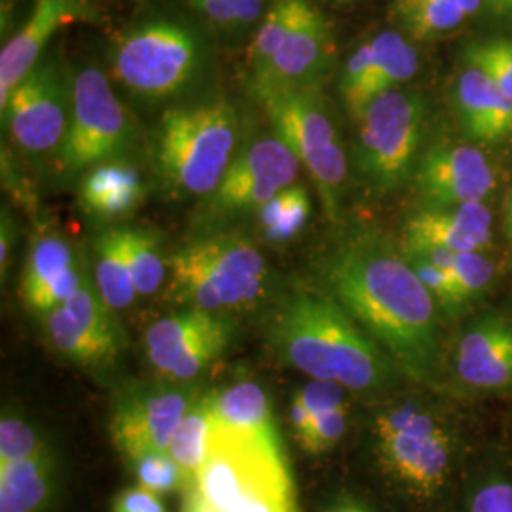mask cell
Returning <instances> with one entry per match:
<instances>
[{
	"instance_id": "6da1fadb",
	"label": "cell",
	"mask_w": 512,
	"mask_h": 512,
	"mask_svg": "<svg viewBox=\"0 0 512 512\" xmlns=\"http://www.w3.org/2000/svg\"><path fill=\"white\" fill-rule=\"evenodd\" d=\"M321 275L340 306L416 382L439 370L437 302L403 247L370 232H349L321 260Z\"/></svg>"
},
{
	"instance_id": "7a4b0ae2",
	"label": "cell",
	"mask_w": 512,
	"mask_h": 512,
	"mask_svg": "<svg viewBox=\"0 0 512 512\" xmlns=\"http://www.w3.org/2000/svg\"><path fill=\"white\" fill-rule=\"evenodd\" d=\"M270 344L279 359L351 391L378 387L387 376L384 349L330 294H296L275 313Z\"/></svg>"
},
{
	"instance_id": "3957f363",
	"label": "cell",
	"mask_w": 512,
	"mask_h": 512,
	"mask_svg": "<svg viewBox=\"0 0 512 512\" xmlns=\"http://www.w3.org/2000/svg\"><path fill=\"white\" fill-rule=\"evenodd\" d=\"M270 266L255 241L236 230H203L167 255V298L184 308H251L268 291Z\"/></svg>"
},
{
	"instance_id": "277c9868",
	"label": "cell",
	"mask_w": 512,
	"mask_h": 512,
	"mask_svg": "<svg viewBox=\"0 0 512 512\" xmlns=\"http://www.w3.org/2000/svg\"><path fill=\"white\" fill-rule=\"evenodd\" d=\"M238 109L224 97L177 105L164 112L154 160L175 198H207L239 154Z\"/></svg>"
},
{
	"instance_id": "5b68a950",
	"label": "cell",
	"mask_w": 512,
	"mask_h": 512,
	"mask_svg": "<svg viewBox=\"0 0 512 512\" xmlns=\"http://www.w3.org/2000/svg\"><path fill=\"white\" fill-rule=\"evenodd\" d=\"M186 495L211 512H296L283 448L217 427L207 461Z\"/></svg>"
},
{
	"instance_id": "8992f818",
	"label": "cell",
	"mask_w": 512,
	"mask_h": 512,
	"mask_svg": "<svg viewBox=\"0 0 512 512\" xmlns=\"http://www.w3.org/2000/svg\"><path fill=\"white\" fill-rule=\"evenodd\" d=\"M336 55L327 16L311 0H270L251 52V88H321Z\"/></svg>"
},
{
	"instance_id": "52a82bcc",
	"label": "cell",
	"mask_w": 512,
	"mask_h": 512,
	"mask_svg": "<svg viewBox=\"0 0 512 512\" xmlns=\"http://www.w3.org/2000/svg\"><path fill=\"white\" fill-rule=\"evenodd\" d=\"M207 46L186 21L152 18L139 21L116 38L110 52L112 76L128 92L164 101L188 92L205 71Z\"/></svg>"
},
{
	"instance_id": "ba28073f",
	"label": "cell",
	"mask_w": 512,
	"mask_h": 512,
	"mask_svg": "<svg viewBox=\"0 0 512 512\" xmlns=\"http://www.w3.org/2000/svg\"><path fill=\"white\" fill-rule=\"evenodd\" d=\"M272 122L274 133L291 148L332 222L340 219L348 158L321 88H251Z\"/></svg>"
},
{
	"instance_id": "9c48e42d",
	"label": "cell",
	"mask_w": 512,
	"mask_h": 512,
	"mask_svg": "<svg viewBox=\"0 0 512 512\" xmlns=\"http://www.w3.org/2000/svg\"><path fill=\"white\" fill-rule=\"evenodd\" d=\"M353 162L372 194L385 196L412 181L427 129V101L412 88L372 99L357 116Z\"/></svg>"
},
{
	"instance_id": "30bf717a",
	"label": "cell",
	"mask_w": 512,
	"mask_h": 512,
	"mask_svg": "<svg viewBox=\"0 0 512 512\" xmlns=\"http://www.w3.org/2000/svg\"><path fill=\"white\" fill-rule=\"evenodd\" d=\"M374 439L380 465L408 494L431 499L444 488L454 437L433 412L414 403L385 408L374 420Z\"/></svg>"
},
{
	"instance_id": "8fae6325",
	"label": "cell",
	"mask_w": 512,
	"mask_h": 512,
	"mask_svg": "<svg viewBox=\"0 0 512 512\" xmlns=\"http://www.w3.org/2000/svg\"><path fill=\"white\" fill-rule=\"evenodd\" d=\"M135 143V124L101 69L86 67L73 76L69 131L57 154V171L74 179L93 165L122 160Z\"/></svg>"
},
{
	"instance_id": "7c38bea8",
	"label": "cell",
	"mask_w": 512,
	"mask_h": 512,
	"mask_svg": "<svg viewBox=\"0 0 512 512\" xmlns=\"http://www.w3.org/2000/svg\"><path fill=\"white\" fill-rule=\"evenodd\" d=\"M16 147L29 156L61 152L73 110V78L54 55H44L0 107Z\"/></svg>"
},
{
	"instance_id": "4fadbf2b",
	"label": "cell",
	"mask_w": 512,
	"mask_h": 512,
	"mask_svg": "<svg viewBox=\"0 0 512 512\" xmlns=\"http://www.w3.org/2000/svg\"><path fill=\"white\" fill-rule=\"evenodd\" d=\"M304 167L277 135L256 139L239 150L213 194L203 198L198 224L203 230L224 228L270 202L277 192L298 183Z\"/></svg>"
},
{
	"instance_id": "5bb4252c",
	"label": "cell",
	"mask_w": 512,
	"mask_h": 512,
	"mask_svg": "<svg viewBox=\"0 0 512 512\" xmlns=\"http://www.w3.org/2000/svg\"><path fill=\"white\" fill-rule=\"evenodd\" d=\"M234 321L226 313L184 308L154 321L145 334L148 361L173 384L198 378L230 346Z\"/></svg>"
},
{
	"instance_id": "9a60e30c",
	"label": "cell",
	"mask_w": 512,
	"mask_h": 512,
	"mask_svg": "<svg viewBox=\"0 0 512 512\" xmlns=\"http://www.w3.org/2000/svg\"><path fill=\"white\" fill-rule=\"evenodd\" d=\"M97 291L88 281L59 308L42 315L50 346L74 365L109 366L122 353V330Z\"/></svg>"
},
{
	"instance_id": "2e32d148",
	"label": "cell",
	"mask_w": 512,
	"mask_h": 512,
	"mask_svg": "<svg viewBox=\"0 0 512 512\" xmlns=\"http://www.w3.org/2000/svg\"><path fill=\"white\" fill-rule=\"evenodd\" d=\"M196 395L177 385L126 393L110 418V437L118 452L133 461L148 452L167 450Z\"/></svg>"
},
{
	"instance_id": "e0dca14e",
	"label": "cell",
	"mask_w": 512,
	"mask_h": 512,
	"mask_svg": "<svg viewBox=\"0 0 512 512\" xmlns=\"http://www.w3.org/2000/svg\"><path fill=\"white\" fill-rule=\"evenodd\" d=\"M412 183L420 209H444L486 202L494 192L495 173L480 148L439 145L421 154Z\"/></svg>"
},
{
	"instance_id": "ac0fdd59",
	"label": "cell",
	"mask_w": 512,
	"mask_h": 512,
	"mask_svg": "<svg viewBox=\"0 0 512 512\" xmlns=\"http://www.w3.org/2000/svg\"><path fill=\"white\" fill-rule=\"evenodd\" d=\"M420 69L418 50L397 31H384L349 55L340 76V97L349 116H357L378 95L403 88Z\"/></svg>"
},
{
	"instance_id": "d6986e66",
	"label": "cell",
	"mask_w": 512,
	"mask_h": 512,
	"mask_svg": "<svg viewBox=\"0 0 512 512\" xmlns=\"http://www.w3.org/2000/svg\"><path fill=\"white\" fill-rule=\"evenodd\" d=\"M92 18L88 0H35L18 33L0 54V107L12 90L46 55L52 38L67 25Z\"/></svg>"
},
{
	"instance_id": "ffe728a7",
	"label": "cell",
	"mask_w": 512,
	"mask_h": 512,
	"mask_svg": "<svg viewBox=\"0 0 512 512\" xmlns=\"http://www.w3.org/2000/svg\"><path fill=\"white\" fill-rule=\"evenodd\" d=\"M456 370L463 384L484 391L512 387V323L501 315L475 321L459 338Z\"/></svg>"
},
{
	"instance_id": "44dd1931",
	"label": "cell",
	"mask_w": 512,
	"mask_h": 512,
	"mask_svg": "<svg viewBox=\"0 0 512 512\" xmlns=\"http://www.w3.org/2000/svg\"><path fill=\"white\" fill-rule=\"evenodd\" d=\"M492 239V213L484 203L420 209L403 232V245H435L454 253L484 251Z\"/></svg>"
},
{
	"instance_id": "7402d4cb",
	"label": "cell",
	"mask_w": 512,
	"mask_h": 512,
	"mask_svg": "<svg viewBox=\"0 0 512 512\" xmlns=\"http://www.w3.org/2000/svg\"><path fill=\"white\" fill-rule=\"evenodd\" d=\"M456 110L463 131L475 141H499L512 133V99L475 65L459 74Z\"/></svg>"
},
{
	"instance_id": "603a6c76",
	"label": "cell",
	"mask_w": 512,
	"mask_h": 512,
	"mask_svg": "<svg viewBox=\"0 0 512 512\" xmlns=\"http://www.w3.org/2000/svg\"><path fill=\"white\" fill-rule=\"evenodd\" d=\"M145 196L147 186L141 173L124 160L93 165L78 181L80 205L95 219L128 217L141 207Z\"/></svg>"
},
{
	"instance_id": "cb8c5ba5",
	"label": "cell",
	"mask_w": 512,
	"mask_h": 512,
	"mask_svg": "<svg viewBox=\"0 0 512 512\" xmlns=\"http://www.w3.org/2000/svg\"><path fill=\"white\" fill-rule=\"evenodd\" d=\"M213 427L281 448L268 393L255 382H238L211 391Z\"/></svg>"
},
{
	"instance_id": "d4e9b609",
	"label": "cell",
	"mask_w": 512,
	"mask_h": 512,
	"mask_svg": "<svg viewBox=\"0 0 512 512\" xmlns=\"http://www.w3.org/2000/svg\"><path fill=\"white\" fill-rule=\"evenodd\" d=\"M55 461L50 448L0 467V512H42L54 497Z\"/></svg>"
},
{
	"instance_id": "484cf974",
	"label": "cell",
	"mask_w": 512,
	"mask_h": 512,
	"mask_svg": "<svg viewBox=\"0 0 512 512\" xmlns=\"http://www.w3.org/2000/svg\"><path fill=\"white\" fill-rule=\"evenodd\" d=\"M95 287L110 310H126L137 298L124 247V226L110 228L95 239Z\"/></svg>"
},
{
	"instance_id": "4316f807",
	"label": "cell",
	"mask_w": 512,
	"mask_h": 512,
	"mask_svg": "<svg viewBox=\"0 0 512 512\" xmlns=\"http://www.w3.org/2000/svg\"><path fill=\"white\" fill-rule=\"evenodd\" d=\"M78 268L73 245L55 232H44L33 241L21 275V300L29 304L37 294Z\"/></svg>"
},
{
	"instance_id": "83f0119b",
	"label": "cell",
	"mask_w": 512,
	"mask_h": 512,
	"mask_svg": "<svg viewBox=\"0 0 512 512\" xmlns=\"http://www.w3.org/2000/svg\"><path fill=\"white\" fill-rule=\"evenodd\" d=\"M211 431H213L211 393H202V395H196V399L188 406L167 448V452L183 467L184 475L190 480V486L194 484L196 475L200 473L203 463L209 456Z\"/></svg>"
},
{
	"instance_id": "f1b7e54d",
	"label": "cell",
	"mask_w": 512,
	"mask_h": 512,
	"mask_svg": "<svg viewBox=\"0 0 512 512\" xmlns=\"http://www.w3.org/2000/svg\"><path fill=\"white\" fill-rule=\"evenodd\" d=\"M311 211L310 190L302 183L291 184L258 209L260 234L274 245L289 243L308 226Z\"/></svg>"
},
{
	"instance_id": "f546056e",
	"label": "cell",
	"mask_w": 512,
	"mask_h": 512,
	"mask_svg": "<svg viewBox=\"0 0 512 512\" xmlns=\"http://www.w3.org/2000/svg\"><path fill=\"white\" fill-rule=\"evenodd\" d=\"M395 12L414 40L446 35L469 18L461 0H397Z\"/></svg>"
},
{
	"instance_id": "4dcf8cb0",
	"label": "cell",
	"mask_w": 512,
	"mask_h": 512,
	"mask_svg": "<svg viewBox=\"0 0 512 512\" xmlns=\"http://www.w3.org/2000/svg\"><path fill=\"white\" fill-rule=\"evenodd\" d=\"M124 247L139 296L156 293L167 281V256L160 238L147 228L124 226Z\"/></svg>"
},
{
	"instance_id": "1f68e13d",
	"label": "cell",
	"mask_w": 512,
	"mask_h": 512,
	"mask_svg": "<svg viewBox=\"0 0 512 512\" xmlns=\"http://www.w3.org/2000/svg\"><path fill=\"white\" fill-rule=\"evenodd\" d=\"M348 404L346 387L325 380H310L294 393L289 406V423L293 435L306 431L313 421L327 414L332 408Z\"/></svg>"
},
{
	"instance_id": "d6a6232c",
	"label": "cell",
	"mask_w": 512,
	"mask_h": 512,
	"mask_svg": "<svg viewBox=\"0 0 512 512\" xmlns=\"http://www.w3.org/2000/svg\"><path fill=\"white\" fill-rule=\"evenodd\" d=\"M139 486L154 494L162 495L188 490L190 480L184 475L183 467L167 450L148 452L141 458L131 461Z\"/></svg>"
},
{
	"instance_id": "836d02e7",
	"label": "cell",
	"mask_w": 512,
	"mask_h": 512,
	"mask_svg": "<svg viewBox=\"0 0 512 512\" xmlns=\"http://www.w3.org/2000/svg\"><path fill=\"white\" fill-rule=\"evenodd\" d=\"M202 18L224 27L243 29L260 23L266 0H188Z\"/></svg>"
},
{
	"instance_id": "e575fe53",
	"label": "cell",
	"mask_w": 512,
	"mask_h": 512,
	"mask_svg": "<svg viewBox=\"0 0 512 512\" xmlns=\"http://www.w3.org/2000/svg\"><path fill=\"white\" fill-rule=\"evenodd\" d=\"M48 446L37 431L19 416L4 414L0 420V467L33 458Z\"/></svg>"
},
{
	"instance_id": "d590c367",
	"label": "cell",
	"mask_w": 512,
	"mask_h": 512,
	"mask_svg": "<svg viewBox=\"0 0 512 512\" xmlns=\"http://www.w3.org/2000/svg\"><path fill=\"white\" fill-rule=\"evenodd\" d=\"M348 421V404H342L317 418L306 431L294 435V439L308 456H321L344 439L348 431Z\"/></svg>"
},
{
	"instance_id": "8d00e7d4",
	"label": "cell",
	"mask_w": 512,
	"mask_h": 512,
	"mask_svg": "<svg viewBox=\"0 0 512 512\" xmlns=\"http://www.w3.org/2000/svg\"><path fill=\"white\" fill-rule=\"evenodd\" d=\"M404 255L410 260L414 272L420 277L425 289L431 293L435 302L440 304L442 308L454 310V308H459L467 302V298H465L463 291L459 289L458 281L454 279V275L440 270L439 266L431 264L429 260L414 255V253L404 251Z\"/></svg>"
},
{
	"instance_id": "74e56055",
	"label": "cell",
	"mask_w": 512,
	"mask_h": 512,
	"mask_svg": "<svg viewBox=\"0 0 512 512\" xmlns=\"http://www.w3.org/2000/svg\"><path fill=\"white\" fill-rule=\"evenodd\" d=\"M450 274L454 275L459 289L463 291L469 302L492 285L495 264L482 251H467V253L456 255Z\"/></svg>"
},
{
	"instance_id": "f35d334b",
	"label": "cell",
	"mask_w": 512,
	"mask_h": 512,
	"mask_svg": "<svg viewBox=\"0 0 512 512\" xmlns=\"http://www.w3.org/2000/svg\"><path fill=\"white\" fill-rule=\"evenodd\" d=\"M467 512H512V482L494 478L476 490Z\"/></svg>"
},
{
	"instance_id": "ab89813d",
	"label": "cell",
	"mask_w": 512,
	"mask_h": 512,
	"mask_svg": "<svg viewBox=\"0 0 512 512\" xmlns=\"http://www.w3.org/2000/svg\"><path fill=\"white\" fill-rule=\"evenodd\" d=\"M465 57L469 65H475L480 71L488 74L495 86L512 99V71L497 55L486 48L484 42L467 48Z\"/></svg>"
},
{
	"instance_id": "60d3db41",
	"label": "cell",
	"mask_w": 512,
	"mask_h": 512,
	"mask_svg": "<svg viewBox=\"0 0 512 512\" xmlns=\"http://www.w3.org/2000/svg\"><path fill=\"white\" fill-rule=\"evenodd\" d=\"M112 512H167L162 495L154 494L143 486L126 488L114 497Z\"/></svg>"
},
{
	"instance_id": "b9f144b4",
	"label": "cell",
	"mask_w": 512,
	"mask_h": 512,
	"mask_svg": "<svg viewBox=\"0 0 512 512\" xmlns=\"http://www.w3.org/2000/svg\"><path fill=\"white\" fill-rule=\"evenodd\" d=\"M0 270L2 277L6 275V268L10 264V256L14 251V241H16V224L14 219L6 213V209L2 211V228H0Z\"/></svg>"
},
{
	"instance_id": "7bdbcfd3",
	"label": "cell",
	"mask_w": 512,
	"mask_h": 512,
	"mask_svg": "<svg viewBox=\"0 0 512 512\" xmlns=\"http://www.w3.org/2000/svg\"><path fill=\"white\" fill-rule=\"evenodd\" d=\"M484 44L492 54L497 55L512 71V40H490V42H484Z\"/></svg>"
},
{
	"instance_id": "ee69618b",
	"label": "cell",
	"mask_w": 512,
	"mask_h": 512,
	"mask_svg": "<svg viewBox=\"0 0 512 512\" xmlns=\"http://www.w3.org/2000/svg\"><path fill=\"white\" fill-rule=\"evenodd\" d=\"M325 512H372L370 509H366L363 503L355 501V499H349V497H342L338 501H334L330 505L329 509Z\"/></svg>"
},
{
	"instance_id": "f6af8a7d",
	"label": "cell",
	"mask_w": 512,
	"mask_h": 512,
	"mask_svg": "<svg viewBox=\"0 0 512 512\" xmlns=\"http://www.w3.org/2000/svg\"><path fill=\"white\" fill-rule=\"evenodd\" d=\"M184 512H211L203 507L200 501H196L192 495H186V505H184Z\"/></svg>"
},
{
	"instance_id": "bcb514c9",
	"label": "cell",
	"mask_w": 512,
	"mask_h": 512,
	"mask_svg": "<svg viewBox=\"0 0 512 512\" xmlns=\"http://www.w3.org/2000/svg\"><path fill=\"white\" fill-rule=\"evenodd\" d=\"M486 2H488L490 10H492L494 14H501V16H503L505 6H507V0H486Z\"/></svg>"
},
{
	"instance_id": "7dc6e473",
	"label": "cell",
	"mask_w": 512,
	"mask_h": 512,
	"mask_svg": "<svg viewBox=\"0 0 512 512\" xmlns=\"http://www.w3.org/2000/svg\"><path fill=\"white\" fill-rule=\"evenodd\" d=\"M507 236H509L512 243V194L509 203H507Z\"/></svg>"
},
{
	"instance_id": "c3c4849f",
	"label": "cell",
	"mask_w": 512,
	"mask_h": 512,
	"mask_svg": "<svg viewBox=\"0 0 512 512\" xmlns=\"http://www.w3.org/2000/svg\"><path fill=\"white\" fill-rule=\"evenodd\" d=\"M503 16H511L512 18V0H507V6H505V12Z\"/></svg>"
}]
</instances>
